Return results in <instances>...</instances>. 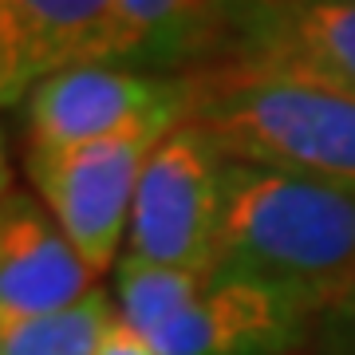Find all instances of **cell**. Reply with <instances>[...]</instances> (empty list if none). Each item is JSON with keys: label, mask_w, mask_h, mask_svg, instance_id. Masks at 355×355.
Wrapping results in <instances>:
<instances>
[{"label": "cell", "mask_w": 355, "mask_h": 355, "mask_svg": "<svg viewBox=\"0 0 355 355\" xmlns=\"http://www.w3.org/2000/svg\"><path fill=\"white\" fill-rule=\"evenodd\" d=\"M209 272H249L331 300L355 280V193L229 158Z\"/></svg>", "instance_id": "cell-1"}, {"label": "cell", "mask_w": 355, "mask_h": 355, "mask_svg": "<svg viewBox=\"0 0 355 355\" xmlns=\"http://www.w3.org/2000/svg\"><path fill=\"white\" fill-rule=\"evenodd\" d=\"M193 79L190 119L229 158L355 193V95L280 79Z\"/></svg>", "instance_id": "cell-2"}, {"label": "cell", "mask_w": 355, "mask_h": 355, "mask_svg": "<svg viewBox=\"0 0 355 355\" xmlns=\"http://www.w3.org/2000/svg\"><path fill=\"white\" fill-rule=\"evenodd\" d=\"M193 76L355 95V0H225L209 60Z\"/></svg>", "instance_id": "cell-3"}, {"label": "cell", "mask_w": 355, "mask_h": 355, "mask_svg": "<svg viewBox=\"0 0 355 355\" xmlns=\"http://www.w3.org/2000/svg\"><path fill=\"white\" fill-rule=\"evenodd\" d=\"M174 127L182 123H150L123 139L83 146H24L28 186L99 277L127 249L142 170Z\"/></svg>", "instance_id": "cell-4"}, {"label": "cell", "mask_w": 355, "mask_h": 355, "mask_svg": "<svg viewBox=\"0 0 355 355\" xmlns=\"http://www.w3.org/2000/svg\"><path fill=\"white\" fill-rule=\"evenodd\" d=\"M225 162L229 154L202 123L186 119L170 130L142 170L123 253L205 277L221 225Z\"/></svg>", "instance_id": "cell-5"}, {"label": "cell", "mask_w": 355, "mask_h": 355, "mask_svg": "<svg viewBox=\"0 0 355 355\" xmlns=\"http://www.w3.org/2000/svg\"><path fill=\"white\" fill-rule=\"evenodd\" d=\"M193 103V76L83 64L44 79L24 99V146H83L123 139L150 123H186Z\"/></svg>", "instance_id": "cell-6"}, {"label": "cell", "mask_w": 355, "mask_h": 355, "mask_svg": "<svg viewBox=\"0 0 355 355\" xmlns=\"http://www.w3.org/2000/svg\"><path fill=\"white\" fill-rule=\"evenodd\" d=\"M328 304V296L296 284L249 272H209L198 296L154 331L150 343L158 355H292L308 347Z\"/></svg>", "instance_id": "cell-7"}, {"label": "cell", "mask_w": 355, "mask_h": 355, "mask_svg": "<svg viewBox=\"0 0 355 355\" xmlns=\"http://www.w3.org/2000/svg\"><path fill=\"white\" fill-rule=\"evenodd\" d=\"M123 0H0V99L24 107L44 79L119 64Z\"/></svg>", "instance_id": "cell-8"}, {"label": "cell", "mask_w": 355, "mask_h": 355, "mask_svg": "<svg viewBox=\"0 0 355 355\" xmlns=\"http://www.w3.org/2000/svg\"><path fill=\"white\" fill-rule=\"evenodd\" d=\"M99 272L83 261L36 190L4 186L0 202V328L83 300Z\"/></svg>", "instance_id": "cell-9"}, {"label": "cell", "mask_w": 355, "mask_h": 355, "mask_svg": "<svg viewBox=\"0 0 355 355\" xmlns=\"http://www.w3.org/2000/svg\"><path fill=\"white\" fill-rule=\"evenodd\" d=\"M225 0H123L119 67L193 76L209 60Z\"/></svg>", "instance_id": "cell-10"}, {"label": "cell", "mask_w": 355, "mask_h": 355, "mask_svg": "<svg viewBox=\"0 0 355 355\" xmlns=\"http://www.w3.org/2000/svg\"><path fill=\"white\" fill-rule=\"evenodd\" d=\"M114 277V308H119V320L130 324L135 331H142L150 340L154 331H162L170 320L190 304L202 280L198 272H186V268L174 265H158V261H146V257L123 253L111 268Z\"/></svg>", "instance_id": "cell-11"}, {"label": "cell", "mask_w": 355, "mask_h": 355, "mask_svg": "<svg viewBox=\"0 0 355 355\" xmlns=\"http://www.w3.org/2000/svg\"><path fill=\"white\" fill-rule=\"evenodd\" d=\"M114 320V296L107 288H91L83 300L60 312L0 328V355H99V343Z\"/></svg>", "instance_id": "cell-12"}, {"label": "cell", "mask_w": 355, "mask_h": 355, "mask_svg": "<svg viewBox=\"0 0 355 355\" xmlns=\"http://www.w3.org/2000/svg\"><path fill=\"white\" fill-rule=\"evenodd\" d=\"M312 355H355V280L343 292L331 296V304L320 312L312 340H308Z\"/></svg>", "instance_id": "cell-13"}, {"label": "cell", "mask_w": 355, "mask_h": 355, "mask_svg": "<svg viewBox=\"0 0 355 355\" xmlns=\"http://www.w3.org/2000/svg\"><path fill=\"white\" fill-rule=\"evenodd\" d=\"M99 355H158V347H154L142 331L130 328V324L114 320L111 331H107L103 343H99Z\"/></svg>", "instance_id": "cell-14"}]
</instances>
